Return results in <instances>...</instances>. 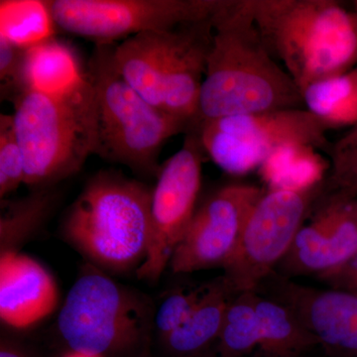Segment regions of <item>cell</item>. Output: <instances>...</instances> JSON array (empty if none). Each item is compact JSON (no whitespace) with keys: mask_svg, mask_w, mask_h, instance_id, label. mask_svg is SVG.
Listing matches in <instances>:
<instances>
[{"mask_svg":"<svg viewBox=\"0 0 357 357\" xmlns=\"http://www.w3.org/2000/svg\"><path fill=\"white\" fill-rule=\"evenodd\" d=\"M325 182L306 191H266L249 215L236 252L223 268L234 294L255 292L287 255L305 218L325 194Z\"/></svg>","mask_w":357,"mask_h":357,"instance_id":"9","label":"cell"},{"mask_svg":"<svg viewBox=\"0 0 357 357\" xmlns=\"http://www.w3.org/2000/svg\"><path fill=\"white\" fill-rule=\"evenodd\" d=\"M266 190L255 185L229 184L211 194L197 208L169 267L185 274L225 268L236 252L246 222Z\"/></svg>","mask_w":357,"mask_h":357,"instance_id":"12","label":"cell"},{"mask_svg":"<svg viewBox=\"0 0 357 357\" xmlns=\"http://www.w3.org/2000/svg\"><path fill=\"white\" fill-rule=\"evenodd\" d=\"M204 155L198 134L189 131L182 148L161 165L152 189L149 248L135 272L140 280L158 281L184 238L197 211Z\"/></svg>","mask_w":357,"mask_h":357,"instance_id":"11","label":"cell"},{"mask_svg":"<svg viewBox=\"0 0 357 357\" xmlns=\"http://www.w3.org/2000/svg\"><path fill=\"white\" fill-rule=\"evenodd\" d=\"M236 296L223 277L206 284L187 321L158 344L162 357H204L211 354L222 332L230 301Z\"/></svg>","mask_w":357,"mask_h":357,"instance_id":"15","label":"cell"},{"mask_svg":"<svg viewBox=\"0 0 357 357\" xmlns=\"http://www.w3.org/2000/svg\"><path fill=\"white\" fill-rule=\"evenodd\" d=\"M76 54L69 47L48 38L28 47L25 58L27 91L54 93L62 91L84 76Z\"/></svg>","mask_w":357,"mask_h":357,"instance_id":"21","label":"cell"},{"mask_svg":"<svg viewBox=\"0 0 357 357\" xmlns=\"http://www.w3.org/2000/svg\"><path fill=\"white\" fill-rule=\"evenodd\" d=\"M305 109L328 130L357 124L356 68L314 82L301 91Z\"/></svg>","mask_w":357,"mask_h":357,"instance_id":"19","label":"cell"},{"mask_svg":"<svg viewBox=\"0 0 357 357\" xmlns=\"http://www.w3.org/2000/svg\"><path fill=\"white\" fill-rule=\"evenodd\" d=\"M204 357H218V356H213V354H211V356H204Z\"/></svg>","mask_w":357,"mask_h":357,"instance_id":"31","label":"cell"},{"mask_svg":"<svg viewBox=\"0 0 357 357\" xmlns=\"http://www.w3.org/2000/svg\"><path fill=\"white\" fill-rule=\"evenodd\" d=\"M319 278L326 282L331 288L357 292V255L344 266L319 275Z\"/></svg>","mask_w":357,"mask_h":357,"instance_id":"28","label":"cell"},{"mask_svg":"<svg viewBox=\"0 0 357 357\" xmlns=\"http://www.w3.org/2000/svg\"><path fill=\"white\" fill-rule=\"evenodd\" d=\"M0 3V36L24 48L51 38L54 22L47 1L1 0Z\"/></svg>","mask_w":357,"mask_h":357,"instance_id":"23","label":"cell"},{"mask_svg":"<svg viewBox=\"0 0 357 357\" xmlns=\"http://www.w3.org/2000/svg\"><path fill=\"white\" fill-rule=\"evenodd\" d=\"M260 340L255 357H302L319 342L285 304L256 292Z\"/></svg>","mask_w":357,"mask_h":357,"instance_id":"16","label":"cell"},{"mask_svg":"<svg viewBox=\"0 0 357 357\" xmlns=\"http://www.w3.org/2000/svg\"><path fill=\"white\" fill-rule=\"evenodd\" d=\"M204 152L230 175L258 170L275 150L286 144L309 145L328 154V129L306 109H289L222 117L190 129ZM188 131V132H189Z\"/></svg>","mask_w":357,"mask_h":357,"instance_id":"8","label":"cell"},{"mask_svg":"<svg viewBox=\"0 0 357 357\" xmlns=\"http://www.w3.org/2000/svg\"><path fill=\"white\" fill-rule=\"evenodd\" d=\"M272 57L302 91L357 66V14L335 0H248Z\"/></svg>","mask_w":357,"mask_h":357,"instance_id":"2","label":"cell"},{"mask_svg":"<svg viewBox=\"0 0 357 357\" xmlns=\"http://www.w3.org/2000/svg\"><path fill=\"white\" fill-rule=\"evenodd\" d=\"M13 116L24 158V184L32 190L55 187L95 155L96 96L86 73L62 91L29 89L14 102Z\"/></svg>","mask_w":357,"mask_h":357,"instance_id":"4","label":"cell"},{"mask_svg":"<svg viewBox=\"0 0 357 357\" xmlns=\"http://www.w3.org/2000/svg\"><path fill=\"white\" fill-rule=\"evenodd\" d=\"M67 357H100V356H89V354H81V352L70 351V356H68Z\"/></svg>","mask_w":357,"mask_h":357,"instance_id":"30","label":"cell"},{"mask_svg":"<svg viewBox=\"0 0 357 357\" xmlns=\"http://www.w3.org/2000/svg\"><path fill=\"white\" fill-rule=\"evenodd\" d=\"M114 45L96 44L86 70L96 96L95 155L140 177L157 178L162 147L191 124L157 109L129 86L115 66Z\"/></svg>","mask_w":357,"mask_h":357,"instance_id":"6","label":"cell"},{"mask_svg":"<svg viewBox=\"0 0 357 357\" xmlns=\"http://www.w3.org/2000/svg\"><path fill=\"white\" fill-rule=\"evenodd\" d=\"M52 188L32 190L31 194L2 204L0 215V255L21 252V248L38 234L57 204Z\"/></svg>","mask_w":357,"mask_h":357,"instance_id":"20","label":"cell"},{"mask_svg":"<svg viewBox=\"0 0 357 357\" xmlns=\"http://www.w3.org/2000/svg\"><path fill=\"white\" fill-rule=\"evenodd\" d=\"M289 109H305L302 93L267 50L248 0H222L213 15V43L191 128L211 119Z\"/></svg>","mask_w":357,"mask_h":357,"instance_id":"1","label":"cell"},{"mask_svg":"<svg viewBox=\"0 0 357 357\" xmlns=\"http://www.w3.org/2000/svg\"><path fill=\"white\" fill-rule=\"evenodd\" d=\"M276 300L290 307L330 357H357V292L278 282Z\"/></svg>","mask_w":357,"mask_h":357,"instance_id":"13","label":"cell"},{"mask_svg":"<svg viewBox=\"0 0 357 357\" xmlns=\"http://www.w3.org/2000/svg\"><path fill=\"white\" fill-rule=\"evenodd\" d=\"M152 190L114 171L93 176L66 213V243L105 273L137 271L151 236Z\"/></svg>","mask_w":357,"mask_h":357,"instance_id":"3","label":"cell"},{"mask_svg":"<svg viewBox=\"0 0 357 357\" xmlns=\"http://www.w3.org/2000/svg\"><path fill=\"white\" fill-rule=\"evenodd\" d=\"M321 199L331 204L330 218L307 258L306 275L333 271L357 255V199Z\"/></svg>","mask_w":357,"mask_h":357,"instance_id":"17","label":"cell"},{"mask_svg":"<svg viewBox=\"0 0 357 357\" xmlns=\"http://www.w3.org/2000/svg\"><path fill=\"white\" fill-rule=\"evenodd\" d=\"M213 15L114 45L115 66L129 86L157 109L191 126L213 43Z\"/></svg>","mask_w":357,"mask_h":357,"instance_id":"5","label":"cell"},{"mask_svg":"<svg viewBox=\"0 0 357 357\" xmlns=\"http://www.w3.org/2000/svg\"><path fill=\"white\" fill-rule=\"evenodd\" d=\"M256 292L236 294L230 301L220 338L211 354L218 357H255L260 340Z\"/></svg>","mask_w":357,"mask_h":357,"instance_id":"22","label":"cell"},{"mask_svg":"<svg viewBox=\"0 0 357 357\" xmlns=\"http://www.w3.org/2000/svg\"><path fill=\"white\" fill-rule=\"evenodd\" d=\"M155 304L89 264L61 307L57 328L70 351L100 357H147Z\"/></svg>","mask_w":357,"mask_h":357,"instance_id":"7","label":"cell"},{"mask_svg":"<svg viewBox=\"0 0 357 357\" xmlns=\"http://www.w3.org/2000/svg\"><path fill=\"white\" fill-rule=\"evenodd\" d=\"M356 70H357V66H356Z\"/></svg>","mask_w":357,"mask_h":357,"instance_id":"32","label":"cell"},{"mask_svg":"<svg viewBox=\"0 0 357 357\" xmlns=\"http://www.w3.org/2000/svg\"><path fill=\"white\" fill-rule=\"evenodd\" d=\"M59 289L50 272L23 253L0 255V319L13 330L37 325L57 309Z\"/></svg>","mask_w":357,"mask_h":357,"instance_id":"14","label":"cell"},{"mask_svg":"<svg viewBox=\"0 0 357 357\" xmlns=\"http://www.w3.org/2000/svg\"><path fill=\"white\" fill-rule=\"evenodd\" d=\"M27 48L0 36V83L1 98L15 102L27 91L25 58Z\"/></svg>","mask_w":357,"mask_h":357,"instance_id":"27","label":"cell"},{"mask_svg":"<svg viewBox=\"0 0 357 357\" xmlns=\"http://www.w3.org/2000/svg\"><path fill=\"white\" fill-rule=\"evenodd\" d=\"M222 0H53L54 24L96 44H115L134 35L170 30L210 18Z\"/></svg>","mask_w":357,"mask_h":357,"instance_id":"10","label":"cell"},{"mask_svg":"<svg viewBox=\"0 0 357 357\" xmlns=\"http://www.w3.org/2000/svg\"><path fill=\"white\" fill-rule=\"evenodd\" d=\"M22 150L16 135L13 114L0 115V198L3 199L24 184Z\"/></svg>","mask_w":357,"mask_h":357,"instance_id":"26","label":"cell"},{"mask_svg":"<svg viewBox=\"0 0 357 357\" xmlns=\"http://www.w3.org/2000/svg\"><path fill=\"white\" fill-rule=\"evenodd\" d=\"M324 198L357 199V124L333 143Z\"/></svg>","mask_w":357,"mask_h":357,"instance_id":"24","label":"cell"},{"mask_svg":"<svg viewBox=\"0 0 357 357\" xmlns=\"http://www.w3.org/2000/svg\"><path fill=\"white\" fill-rule=\"evenodd\" d=\"M0 357H35L24 344L7 335L0 342Z\"/></svg>","mask_w":357,"mask_h":357,"instance_id":"29","label":"cell"},{"mask_svg":"<svg viewBox=\"0 0 357 357\" xmlns=\"http://www.w3.org/2000/svg\"><path fill=\"white\" fill-rule=\"evenodd\" d=\"M330 167L319 150L292 143L275 150L258 168V174L267 191H306L325 182Z\"/></svg>","mask_w":357,"mask_h":357,"instance_id":"18","label":"cell"},{"mask_svg":"<svg viewBox=\"0 0 357 357\" xmlns=\"http://www.w3.org/2000/svg\"><path fill=\"white\" fill-rule=\"evenodd\" d=\"M206 286L176 289L155 306L153 345L161 344L187 321L203 297Z\"/></svg>","mask_w":357,"mask_h":357,"instance_id":"25","label":"cell"}]
</instances>
